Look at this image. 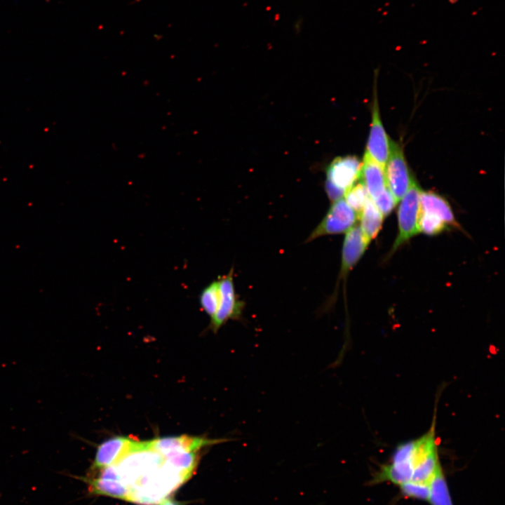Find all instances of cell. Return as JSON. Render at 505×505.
<instances>
[{"label": "cell", "mask_w": 505, "mask_h": 505, "mask_svg": "<svg viewBox=\"0 0 505 505\" xmlns=\"http://www.w3.org/2000/svg\"><path fill=\"white\" fill-rule=\"evenodd\" d=\"M362 163L354 156L336 158L327 170L325 191L332 202L341 199L360 177Z\"/></svg>", "instance_id": "6da1fadb"}, {"label": "cell", "mask_w": 505, "mask_h": 505, "mask_svg": "<svg viewBox=\"0 0 505 505\" xmlns=\"http://www.w3.org/2000/svg\"><path fill=\"white\" fill-rule=\"evenodd\" d=\"M419 192L420 189L415 181L401 199L398 211V234L391 253L419 233Z\"/></svg>", "instance_id": "7a4b0ae2"}, {"label": "cell", "mask_w": 505, "mask_h": 505, "mask_svg": "<svg viewBox=\"0 0 505 505\" xmlns=\"http://www.w3.org/2000/svg\"><path fill=\"white\" fill-rule=\"evenodd\" d=\"M386 186L396 203L407 193L415 180L412 178L403 152L395 142L390 140V149L385 165Z\"/></svg>", "instance_id": "3957f363"}, {"label": "cell", "mask_w": 505, "mask_h": 505, "mask_svg": "<svg viewBox=\"0 0 505 505\" xmlns=\"http://www.w3.org/2000/svg\"><path fill=\"white\" fill-rule=\"evenodd\" d=\"M358 219L357 213L346 203L344 199L332 202L325 215L309 236L310 242L323 236L339 234L351 229Z\"/></svg>", "instance_id": "277c9868"}, {"label": "cell", "mask_w": 505, "mask_h": 505, "mask_svg": "<svg viewBox=\"0 0 505 505\" xmlns=\"http://www.w3.org/2000/svg\"><path fill=\"white\" fill-rule=\"evenodd\" d=\"M144 450H149V440L137 441L123 436L110 438L97 447L92 469H100L116 464L126 456Z\"/></svg>", "instance_id": "5b68a950"}, {"label": "cell", "mask_w": 505, "mask_h": 505, "mask_svg": "<svg viewBox=\"0 0 505 505\" xmlns=\"http://www.w3.org/2000/svg\"><path fill=\"white\" fill-rule=\"evenodd\" d=\"M218 281L220 302L210 322V327L214 332L217 331L229 320L239 319L244 306L235 291L232 268L227 274L219 277Z\"/></svg>", "instance_id": "8992f818"}, {"label": "cell", "mask_w": 505, "mask_h": 505, "mask_svg": "<svg viewBox=\"0 0 505 505\" xmlns=\"http://www.w3.org/2000/svg\"><path fill=\"white\" fill-rule=\"evenodd\" d=\"M100 469L97 477L79 478L88 483L89 492L128 501L129 490L121 480L116 467L111 465Z\"/></svg>", "instance_id": "52a82bcc"}, {"label": "cell", "mask_w": 505, "mask_h": 505, "mask_svg": "<svg viewBox=\"0 0 505 505\" xmlns=\"http://www.w3.org/2000/svg\"><path fill=\"white\" fill-rule=\"evenodd\" d=\"M231 440V439H209L187 435L158 438L149 440V450L163 456L173 452H196L205 446Z\"/></svg>", "instance_id": "ba28073f"}, {"label": "cell", "mask_w": 505, "mask_h": 505, "mask_svg": "<svg viewBox=\"0 0 505 505\" xmlns=\"http://www.w3.org/2000/svg\"><path fill=\"white\" fill-rule=\"evenodd\" d=\"M389 149L390 140L381 121L377 98L375 95L370 135L365 154L385 167L389 154Z\"/></svg>", "instance_id": "9c48e42d"}, {"label": "cell", "mask_w": 505, "mask_h": 505, "mask_svg": "<svg viewBox=\"0 0 505 505\" xmlns=\"http://www.w3.org/2000/svg\"><path fill=\"white\" fill-rule=\"evenodd\" d=\"M369 243L359 226H354L346 232L342 246L339 279H344L347 276L364 254Z\"/></svg>", "instance_id": "30bf717a"}, {"label": "cell", "mask_w": 505, "mask_h": 505, "mask_svg": "<svg viewBox=\"0 0 505 505\" xmlns=\"http://www.w3.org/2000/svg\"><path fill=\"white\" fill-rule=\"evenodd\" d=\"M360 178L372 200L377 198L386 186L385 167L365 154Z\"/></svg>", "instance_id": "8fae6325"}, {"label": "cell", "mask_w": 505, "mask_h": 505, "mask_svg": "<svg viewBox=\"0 0 505 505\" xmlns=\"http://www.w3.org/2000/svg\"><path fill=\"white\" fill-rule=\"evenodd\" d=\"M419 205L422 212L438 217L447 226L459 227L449 203L439 194L420 190Z\"/></svg>", "instance_id": "7c38bea8"}, {"label": "cell", "mask_w": 505, "mask_h": 505, "mask_svg": "<svg viewBox=\"0 0 505 505\" xmlns=\"http://www.w3.org/2000/svg\"><path fill=\"white\" fill-rule=\"evenodd\" d=\"M360 228L366 239L370 242L379 232L384 216L379 212L370 197L358 215Z\"/></svg>", "instance_id": "4fadbf2b"}, {"label": "cell", "mask_w": 505, "mask_h": 505, "mask_svg": "<svg viewBox=\"0 0 505 505\" xmlns=\"http://www.w3.org/2000/svg\"><path fill=\"white\" fill-rule=\"evenodd\" d=\"M429 501L431 505H453L441 465L429 483Z\"/></svg>", "instance_id": "5bb4252c"}, {"label": "cell", "mask_w": 505, "mask_h": 505, "mask_svg": "<svg viewBox=\"0 0 505 505\" xmlns=\"http://www.w3.org/2000/svg\"><path fill=\"white\" fill-rule=\"evenodd\" d=\"M163 457L166 464L187 478L196 466V452H173Z\"/></svg>", "instance_id": "9a60e30c"}, {"label": "cell", "mask_w": 505, "mask_h": 505, "mask_svg": "<svg viewBox=\"0 0 505 505\" xmlns=\"http://www.w3.org/2000/svg\"><path fill=\"white\" fill-rule=\"evenodd\" d=\"M198 297L202 309L212 318L217 310L220 302L218 279L212 281L205 287Z\"/></svg>", "instance_id": "2e32d148"}, {"label": "cell", "mask_w": 505, "mask_h": 505, "mask_svg": "<svg viewBox=\"0 0 505 505\" xmlns=\"http://www.w3.org/2000/svg\"><path fill=\"white\" fill-rule=\"evenodd\" d=\"M345 201L358 215L363 209L369 194L365 186L361 183L354 184L344 194Z\"/></svg>", "instance_id": "e0dca14e"}, {"label": "cell", "mask_w": 505, "mask_h": 505, "mask_svg": "<svg viewBox=\"0 0 505 505\" xmlns=\"http://www.w3.org/2000/svg\"><path fill=\"white\" fill-rule=\"evenodd\" d=\"M418 224L419 232L429 236L438 234L447 229V225L438 217L421 210Z\"/></svg>", "instance_id": "ac0fdd59"}, {"label": "cell", "mask_w": 505, "mask_h": 505, "mask_svg": "<svg viewBox=\"0 0 505 505\" xmlns=\"http://www.w3.org/2000/svg\"><path fill=\"white\" fill-rule=\"evenodd\" d=\"M401 492L406 497L419 500H428L429 498V485L416 483L412 480L399 485Z\"/></svg>", "instance_id": "d6986e66"}, {"label": "cell", "mask_w": 505, "mask_h": 505, "mask_svg": "<svg viewBox=\"0 0 505 505\" xmlns=\"http://www.w3.org/2000/svg\"><path fill=\"white\" fill-rule=\"evenodd\" d=\"M372 201L384 217L389 215L397 204L388 187L385 188L384 191Z\"/></svg>", "instance_id": "ffe728a7"}, {"label": "cell", "mask_w": 505, "mask_h": 505, "mask_svg": "<svg viewBox=\"0 0 505 505\" xmlns=\"http://www.w3.org/2000/svg\"><path fill=\"white\" fill-rule=\"evenodd\" d=\"M159 505H179L176 501L170 499H164L162 500Z\"/></svg>", "instance_id": "44dd1931"}]
</instances>
